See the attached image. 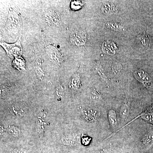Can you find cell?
<instances>
[{
  "label": "cell",
  "instance_id": "1",
  "mask_svg": "<svg viewBox=\"0 0 153 153\" xmlns=\"http://www.w3.org/2000/svg\"><path fill=\"white\" fill-rule=\"evenodd\" d=\"M45 51L49 58L56 64L60 65L66 60V57L63 54L53 45H47Z\"/></svg>",
  "mask_w": 153,
  "mask_h": 153
},
{
  "label": "cell",
  "instance_id": "2",
  "mask_svg": "<svg viewBox=\"0 0 153 153\" xmlns=\"http://www.w3.org/2000/svg\"><path fill=\"white\" fill-rule=\"evenodd\" d=\"M1 45L5 50L9 57H18L22 53V48L20 40L13 44H8L5 42H1Z\"/></svg>",
  "mask_w": 153,
  "mask_h": 153
},
{
  "label": "cell",
  "instance_id": "3",
  "mask_svg": "<svg viewBox=\"0 0 153 153\" xmlns=\"http://www.w3.org/2000/svg\"><path fill=\"white\" fill-rule=\"evenodd\" d=\"M70 39L73 45L76 46H82L86 42L87 35L84 30L76 29L71 33Z\"/></svg>",
  "mask_w": 153,
  "mask_h": 153
},
{
  "label": "cell",
  "instance_id": "4",
  "mask_svg": "<svg viewBox=\"0 0 153 153\" xmlns=\"http://www.w3.org/2000/svg\"><path fill=\"white\" fill-rule=\"evenodd\" d=\"M28 110L27 104L23 102H17L11 105L9 108L10 113L13 116L22 117L27 114Z\"/></svg>",
  "mask_w": 153,
  "mask_h": 153
},
{
  "label": "cell",
  "instance_id": "5",
  "mask_svg": "<svg viewBox=\"0 0 153 153\" xmlns=\"http://www.w3.org/2000/svg\"><path fill=\"white\" fill-rule=\"evenodd\" d=\"M45 21L49 25L57 26L60 24V14L56 10H50L47 11L44 14Z\"/></svg>",
  "mask_w": 153,
  "mask_h": 153
},
{
  "label": "cell",
  "instance_id": "6",
  "mask_svg": "<svg viewBox=\"0 0 153 153\" xmlns=\"http://www.w3.org/2000/svg\"><path fill=\"white\" fill-rule=\"evenodd\" d=\"M47 113L44 110L38 113L36 122V131L38 134H42L45 130L47 121Z\"/></svg>",
  "mask_w": 153,
  "mask_h": 153
},
{
  "label": "cell",
  "instance_id": "7",
  "mask_svg": "<svg viewBox=\"0 0 153 153\" xmlns=\"http://www.w3.org/2000/svg\"><path fill=\"white\" fill-rule=\"evenodd\" d=\"M8 18V27L11 30H17L19 28L20 16L17 11L12 9L10 11Z\"/></svg>",
  "mask_w": 153,
  "mask_h": 153
},
{
  "label": "cell",
  "instance_id": "8",
  "mask_svg": "<svg viewBox=\"0 0 153 153\" xmlns=\"http://www.w3.org/2000/svg\"><path fill=\"white\" fill-rule=\"evenodd\" d=\"M81 116L88 122H94L97 120L98 113L97 111L91 108H84L81 111Z\"/></svg>",
  "mask_w": 153,
  "mask_h": 153
},
{
  "label": "cell",
  "instance_id": "9",
  "mask_svg": "<svg viewBox=\"0 0 153 153\" xmlns=\"http://www.w3.org/2000/svg\"><path fill=\"white\" fill-rule=\"evenodd\" d=\"M78 138L76 135L74 134H68L63 135L60 140V144L63 146H71L77 144Z\"/></svg>",
  "mask_w": 153,
  "mask_h": 153
},
{
  "label": "cell",
  "instance_id": "10",
  "mask_svg": "<svg viewBox=\"0 0 153 153\" xmlns=\"http://www.w3.org/2000/svg\"><path fill=\"white\" fill-rule=\"evenodd\" d=\"M118 4L114 2L105 3L102 7L101 10L105 14L116 13L119 10Z\"/></svg>",
  "mask_w": 153,
  "mask_h": 153
},
{
  "label": "cell",
  "instance_id": "11",
  "mask_svg": "<svg viewBox=\"0 0 153 153\" xmlns=\"http://www.w3.org/2000/svg\"><path fill=\"white\" fill-rule=\"evenodd\" d=\"M134 75L135 77L139 81L146 84L147 87H149V88L152 87V85H150V78L144 71L142 70L137 71L134 72Z\"/></svg>",
  "mask_w": 153,
  "mask_h": 153
},
{
  "label": "cell",
  "instance_id": "12",
  "mask_svg": "<svg viewBox=\"0 0 153 153\" xmlns=\"http://www.w3.org/2000/svg\"><path fill=\"white\" fill-rule=\"evenodd\" d=\"M68 86L70 90L76 92L81 88V82L79 74L73 75L69 80Z\"/></svg>",
  "mask_w": 153,
  "mask_h": 153
},
{
  "label": "cell",
  "instance_id": "13",
  "mask_svg": "<svg viewBox=\"0 0 153 153\" xmlns=\"http://www.w3.org/2000/svg\"><path fill=\"white\" fill-rule=\"evenodd\" d=\"M13 66L19 71H23L26 70L25 61L21 56L15 57L13 62Z\"/></svg>",
  "mask_w": 153,
  "mask_h": 153
},
{
  "label": "cell",
  "instance_id": "14",
  "mask_svg": "<svg viewBox=\"0 0 153 153\" xmlns=\"http://www.w3.org/2000/svg\"><path fill=\"white\" fill-rule=\"evenodd\" d=\"M107 28L116 32H123L125 31L126 28L122 25L114 22H107L105 24Z\"/></svg>",
  "mask_w": 153,
  "mask_h": 153
},
{
  "label": "cell",
  "instance_id": "15",
  "mask_svg": "<svg viewBox=\"0 0 153 153\" xmlns=\"http://www.w3.org/2000/svg\"><path fill=\"white\" fill-rule=\"evenodd\" d=\"M138 44L142 48H148L149 46L150 41L149 38L145 35H139L137 38Z\"/></svg>",
  "mask_w": 153,
  "mask_h": 153
},
{
  "label": "cell",
  "instance_id": "16",
  "mask_svg": "<svg viewBox=\"0 0 153 153\" xmlns=\"http://www.w3.org/2000/svg\"><path fill=\"white\" fill-rule=\"evenodd\" d=\"M108 120L112 128H114L117 123L116 113L113 110H110L108 113Z\"/></svg>",
  "mask_w": 153,
  "mask_h": 153
},
{
  "label": "cell",
  "instance_id": "17",
  "mask_svg": "<svg viewBox=\"0 0 153 153\" xmlns=\"http://www.w3.org/2000/svg\"><path fill=\"white\" fill-rule=\"evenodd\" d=\"M8 131L10 135L14 138H18L21 135V130L16 126H11L8 128Z\"/></svg>",
  "mask_w": 153,
  "mask_h": 153
},
{
  "label": "cell",
  "instance_id": "18",
  "mask_svg": "<svg viewBox=\"0 0 153 153\" xmlns=\"http://www.w3.org/2000/svg\"><path fill=\"white\" fill-rule=\"evenodd\" d=\"M105 43V45H102V49L103 52L105 51V52H108V54H110V55L115 53L116 47H114V44L113 43H109L110 42Z\"/></svg>",
  "mask_w": 153,
  "mask_h": 153
},
{
  "label": "cell",
  "instance_id": "19",
  "mask_svg": "<svg viewBox=\"0 0 153 153\" xmlns=\"http://www.w3.org/2000/svg\"><path fill=\"white\" fill-rule=\"evenodd\" d=\"M129 106L128 105L125 103L121 108L120 110V115L121 117L123 120H126L128 117L129 113Z\"/></svg>",
  "mask_w": 153,
  "mask_h": 153
},
{
  "label": "cell",
  "instance_id": "20",
  "mask_svg": "<svg viewBox=\"0 0 153 153\" xmlns=\"http://www.w3.org/2000/svg\"><path fill=\"white\" fill-rule=\"evenodd\" d=\"M36 76L38 79L40 80H43L45 77V73L43 71V69L40 67V66H37L36 67Z\"/></svg>",
  "mask_w": 153,
  "mask_h": 153
},
{
  "label": "cell",
  "instance_id": "21",
  "mask_svg": "<svg viewBox=\"0 0 153 153\" xmlns=\"http://www.w3.org/2000/svg\"><path fill=\"white\" fill-rule=\"evenodd\" d=\"M95 71L97 73L100 75V76L101 77L102 79L104 80V81H107V78L105 74L104 71L102 70V68L100 66L97 65L96 66L95 68Z\"/></svg>",
  "mask_w": 153,
  "mask_h": 153
},
{
  "label": "cell",
  "instance_id": "22",
  "mask_svg": "<svg viewBox=\"0 0 153 153\" xmlns=\"http://www.w3.org/2000/svg\"><path fill=\"white\" fill-rule=\"evenodd\" d=\"M101 94L98 91L96 90L94 88L91 91V98L94 100H97L100 98L101 97Z\"/></svg>",
  "mask_w": 153,
  "mask_h": 153
},
{
  "label": "cell",
  "instance_id": "23",
  "mask_svg": "<svg viewBox=\"0 0 153 153\" xmlns=\"http://www.w3.org/2000/svg\"><path fill=\"white\" fill-rule=\"evenodd\" d=\"M81 139H82V144L84 145V146H87L89 144L91 141V138L90 137L84 135L82 136Z\"/></svg>",
  "mask_w": 153,
  "mask_h": 153
},
{
  "label": "cell",
  "instance_id": "24",
  "mask_svg": "<svg viewBox=\"0 0 153 153\" xmlns=\"http://www.w3.org/2000/svg\"><path fill=\"white\" fill-rule=\"evenodd\" d=\"M81 5L82 4L81 2L79 1H74L71 3V8L73 10L79 9V8L81 7Z\"/></svg>",
  "mask_w": 153,
  "mask_h": 153
},
{
  "label": "cell",
  "instance_id": "25",
  "mask_svg": "<svg viewBox=\"0 0 153 153\" xmlns=\"http://www.w3.org/2000/svg\"><path fill=\"white\" fill-rule=\"evenodd\" d=\"M12 153H27V152L24 149L16 148L12 151Z\"/></svg>",
  "mask_w": 153,
  "mask_h": 153
},
{
  "label": "cell",
  "instance_id": "26",
  "mask_svg": "<svg viewBox=\"0 0 153 153\" xmlns=\"http://www.w3.org/2000/svg\"><path fill=\"white\" fill-rule=\"evenodd\" d=\"M56 94L59 97H63V89L61 87H58L57 88V90H56Z\"/></svg>",
  "mask_w": 153,
  "mask_h": 153
},
{
  "label": "cell",
  "instance_id": "27",
  "mask_svg": "<svg viewBox=\"0 0 153 153\" xmlns=\"http://www.w3.org/2000/svg\"><path fill=\"white\" fill-rule=\"evenodd\" d=\"M4 127L2 126L1 125V136L2 135H3V132H4Z\"/></svg>",
  "mask_w": 153,
  "mask_h": 153
}]
</instances>
